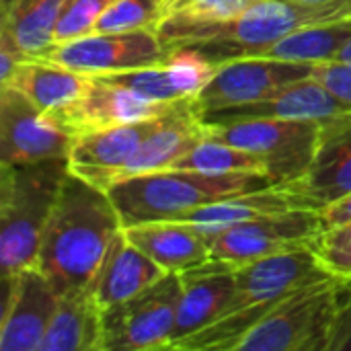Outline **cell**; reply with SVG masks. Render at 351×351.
<instances>
[{"mask_svg":"<svg viewBox=\"0 0 351 351\" xmlns=\"http://www.w3.org/2000/svg\"><path fill=\"white\" fill-rule=\"evenodd\" d=\"M323 123L300 119H245L204 125L206 138L259 156L276 187L300 179L313 165Z\"/></svg>","mask_w":351,"mask_h":351,"instance_id":"obj_7","label":"cell"},{"mask_svg":"<svg viewBox=\"0 0 351 351\" xmlns=\"http://www.w3.org/2000/svg\"><path fill=\"white\" fill-rule=\"evenodd\" d=\"M313 78H317L333 95L351 103V64L343 60L319 62L313 66Z\"/></svg>","mask_w":351,"mask_h":351,"instance_id":"obj_34","label":"cell"},{"mask_svg":"<svg viewBox=\"0 0 351 351\" xmlns=\"http://www.w3.org/2000/svg\"><path fill=\"white\" fill-rule=\"evenodd\" d=\"M292 208L321 212L351 193V117L325 123L311 169L296 181L276 187Z\"/></svg>","mask_w":351,"mask_h":351,"instance_id":"obj_15","label":"cell"},{"mask_svg":"<svg viewBox=\"0 0 351 351\" xmlns=\"http://www.w3.org/2000/svg\"><path fill=\"white\" fill-rule=\"evenodd\" d=\"M350 16L348 10L335 6H315L296 0H261L249 10L222 21H195L167 14L156 33L165 51L189 45L214 66H222L232 60L259 58L296 29Z\"/></svg>","mask_w":351,"mask_h":351,"instance_id":"obj_2","label":"cell"},{"mask_svg":"<svg viewBox=\"0 0 351 351\" xmlns=\"http://www.w3.org/2000/svg\"><path fill=\"white\" fill-rule=\"evenodd\" d=\"M331 278L313 247L255 259L234 271V290L224 315L210 327L177 343L179 351L239 350L245 335L288 294Z\"/></svg>","mask_w":351,"mask_h":351,"instance_id":"obj_3","label":"cell"},{"mask_svg":"<svg viewBox=\"0 0 351 351\" xmlns=\"http://www.w3.org/2000/svg\"><path fill=\"white\" fill-rule=\"evenodd\" d=\"M351 39V16L331 23L308 25L296 29L286 35L278 43H274L263 58L286 60V62H302V64H319L337 60L341 49Z\"/></svg>","mask_w":351,"mask_h":351,"instance_id":"obj_26","label":"cell"},{"mask_svg":"<svg viewBox=\"0 0 351 351\" xmlns=\"http://www.w3.org/2000/svg\"><path fill=\"white\" fill-rule=\"evenodd\" d=\"M23 60H29V58L25 53H21L6 37L0 35V84L10 80V76L14 74L16 66Z\"/></svg>","mask_w":351,"mask_h":351,"instance_id":"obj_37","label":"cell"},{"mask_svg":"<svg viewBox=\"0 0 351 351\" xmlns=\"http://www.w3.org/2000/svg\"><path fill=\"white\" fill-rule=\"evenodd\" d=\"M68 173V156L0 165L2 278H10L35 265L43 230Z\"/></svg>","mask_w":351,"mask_h":351,"instance_id":"obj_5","label":"cell"},{"mask_svg":"<svg viewBox=\"0 0 351 351\" xmlns=\"http://www.w3.org/2000/svg\"><path fill=\"white\" fill-rule=\"evenodd\" d=\"M329 351H351V278L339 280V304Z\"/></svg>","mask_w":351,"mask_h":351,"instance_id":"obj_35","label":"cell"},{"mask_svg":"<svg viewBox=\"0 0 351 351\" xmlns=\"http://www.w3.org/2000/svg\"><path fill=\"white\" fill-rule=\"evenodd\" d=\"M125 237L165 271L183 274L212 259L210 243L197 226L181 220L144 222L123 228Z\"/></svg>","mask_w":351,"mask_h":351,"instance_id":"obj_20","label":"cell"},{"mask_svg":"<svg viewBox=\"0 0 351 351\" xmlns=\"http://www.w3.org/2000/svg\"><path fill=\"white\" fill-rule=\"evenodd\" d=\"M74 138L10 84H0V160L37 162L70 154Z\"/></svg>","mask_w":351,"mask_h":351,"instance_id":"obj_12","label":"cell"},{"mask_svg":"<svg viewBox=\"0 0 351 351\" xmlns=\"http://www.w3.org/2000/svg\"><path fill=\"white\" fill-rule=\"evenodd\" d=\"M41 58L86 76H103L162 64L167 51L156 31H97L70 41L53 43Z\"/></svg>","mask_w":351,"mask_h":351,"instance_id":"obj_10","label":"cell"},{"mask_svg":"<svg viewBox=\"0 0 351 351\" xmlns=\"http://www.w3.org/2000/svg\"><path fill=\"white\" fill-rule=\"evenodd\" d=\"M288 208H292L288 197L280 189L274 187V189H265V191L224 197L220 202H212V204L193 208L175 220L189 222V224L197 226L199 232L210 243L220 230H224L228 226H234L239 222L253 220V218H259L265 214L284 212Z\"/></svg>","mask_w":351,"mask_h":351,"instance_id":"obj_25","label":"cell"},{"mask_svg":"<svg viewBox=\"0 0 351 351\" xmlns=\"http://www.w3.org/2000/svg\"><path fill=\"white\" fill-rule=\"evenodd\" d=\"M171 169L202 173H265V165L259 156L210 138L195 144Z\"/></svg>","mask_w":351,"mask_h":351,"instance_id":"obj_27","label":"cell"},{"mask_svg":"<svg viewBox=\"0 0 351 351\" xmlns=\"http://www.w3.org/2000/svg\"><path fill=\"white\" fill-rule=\"evenodd\" d=\"M119 230L123 224L109 193L70 171L43 230L35 267L60 296L93 288Z\"/></svg>","mask_w":351,"mask_h":351,"instance_id":"obj_1","label":"cell"},{"mask_svg":"<svg viewBox=\"0 0 351 351\" xmlns=\"http://www.w3.org/2000/svg\"><path fill=\"white\" fill-rule=\"evenodd\" d=\"M181 292V276L169 271L140 294L103 308V351L167 350Z\"/></svg>","mask_w":351,"mask_h":351,"instance_id":"obj_8","label":"cell"},{"mask_svg":"<svg viewBox=\"0 0 351 351\" xmlns=\"http://www.w3.org/2000/svg\"><path fill=\"white\" fill-rule=\"evenodd\" d=\"M315 64L274 58H243L218 66L212 80L193 99L197 113L269 99L286 86L313 76Z\"/></svg>","mask_w":351,"mask_h":351,"instance_id":"obj_11","label":"cell"},{"mask_svg":"<svg viewBox=\"0 0 351 351\" xmlns=\"http://www.w3.org/2000/svg\"><path fill=\"white\" fill-rule=\"evenodd\" d=\"M319 218H321L323 230L335 228V226H341V224L351 222V193H348L346 197H341L337 202H333L325 210H321L319 212Z\"/></svg>","mask_w":351,"mask_h":351,"instance_id":"obj_36","label":"cell"},{"mask_svg":"<svg viewBox=\"0 0 351 351\" xmlns=\"http://www.w3.org/2000/svg\"><path fill=\"white\" fill-rule=\"evenodd\" d=\"M165 66L169 68L175 88L185 99H195L218 70V66L189 45L167 51Z\"/></svg>","mask_w":351,"mask_h":351,"instance_id":"obj_29","label":"cell"},{"mask_svg":"<svg viewBox=\"0 0 351 351\" xmlns=\"http://www.w3.org/2000/svg\"><path fill=\"white\" fill-rule=\"evenodd\" d=\"M265 173H202L167 169L123 179L107 189L123 228L175 220L181 214L224 197L274 189Z\"/></svg>","mask_w":351,"mask_h":351,"instance_id":"obj_4","label":"cell"},{"mask_svg":"<svg viewBox=\"0 0 351 351\" xmlns=\"http://www.w3.org/2000/svg\"><path fill=\"white\" fill-rule=\"evenodd\" d=\"M66 0H16L2 14L0 35L27 58H41L56 43V27Z\"/></svg>","mask_w":351,"mask_h":351,"instance_id":"obj_24","label":"cell"},{"mask_svg":"<svg viewBox=\"0 0 351 351\" xmlns=\"http://www.w3.org/2000/svg\"><path fill=\"white\" fill-rule=\"evenodd\" d=\"M348 117H351L350 101L333 95L313 76L298 80L278 95L257 103L199 113L204 125H222L245 119H300L319 121L325 125Z\"/></svg>","mask_w":351,"mask_h":351,"instance_id":"obj_16","label":"cell"},{"mask_svg":"<svg viewBox=\"0 0 351 351\" xmlns=\"http://www.w3.org/2000/svg\"><path fill=\"white\" fill-rule=\"evenodd\" d=\"M175 109L144 121L123 123V125L76 136L68 154L70 171H74L82 179L107 191L113 185L119 169L132 158V154L140 148V144L169 119V115Z\"/></svg>","mask_w":351,"mask_h":351,"instance_id":"obj_17","label":"cell"},{"mask_svg":"<svg viewBox=\"0 0 351 351\" xmlns=\"http://www.w3.org/2000/svg\"><path fill=\"white\" fill-rule=\"evenodd\" d=\"M296 2H304V4H315V6H335V8H343L351 14V0H296Z\"/></svg>","mask_w":351,"mask_h":351,"instance_id":"obj_38","label":"cell"},{"mask_svg":"<svg viewBox=\"0 0 351 351\" xmlns=\"http://www.w3.org/2000/svg\"><path fill=\"white\" fill-rule=\"evenodd\" d=\"M90 76L70 70L62 64L29 58L23 60L8 82L16 90H21L27 99H31L41 111L51 113L82 95Z\"/></svg>","mask_w":351,"mask_h":351,"instance_id":"obj_23","label":"cell"},{"mask_svg":"<svg viewBox=\"0 0 351 351\" xmlns=\"http://www.w3.org/2000/svg\"><path fill=\"white\" fill-rule=\"evenodd\" d=\"M165 271L144 251H140L123 230L113 239L99 276L93 284L95 296L103 308L128 300L165 278Z\"/></svg>","mask_w":351,"mask_h":351,"instance_id":"obj_21","label":"cell"},{"mask_svg":"<svg viewBox=\"0 0 351 351\" xmlns=\"http://www.w3.org/2000/svg\"><path fill=\"white\" fill-rule=\"evenodd\" d=\"M237 267L239 265L210 259L199 267L179 274L183 292L167 350H173L175 343L191 337L193 333H199L224 315L234 290Z\"/></svg>","mask_w":351,"mask_h":351,"instance_id":"obj_18","label":"cell"},{"mask_svg":"<svg viewBox=\"0 0 351 351\" xmlns=\"http://www.w3.org/2000/svg\"><path fill=\"white\" fill-rule=\"evenodd\" d=\"M171 0H113L103 12L93 33L156 31L169 14Z\"/></svg>","mask_w":351,"mask_h":351,"instance_id":"obj_28","label":"cell"},{"mask_svg":"<svg viewBox=\"0 0 351 351\" xmlns=\"http://www.w3.org/2000/svg\"><path fill=\"white\" fill-rule=\"evenodd\" d=\"M39 351H103V306L93 288L60 296Z\"/></svg>","mask_w":351,"mask_h":351,"instance_id":"obj_22","label":"cell"},{"mask_svg":"<svg viewBox=\"0 0 351 351\" xmlns=\"http://www.w3.org/2000/svg\"><path fill=\"white\" fill-rule=\"evenodd\" d=\"M16 0H0V10H2V14L4 12H8L10 8H12V4H14Z\"/></svg>","mask_w":351,"mask_h":351,"instance_id":"obj_40","label":"cell"},{"mask_svg":"<svg viewBox=\"0 0 351 351\" xmlns=\"http://www.w3.org/2000/svg\"><path fill=\"white\" fill-rule=\"evenodd\" d=\"M321 230L319 212L288 208L220 230L210 241V255L216 261L245 265L276 253L311 247Z\"/></svg>","mask_w":351,"mask_h":351,"instance_id":"obj_9","label":"cell"},{"mask_svg":"<svg viewBox=\"0 0 351 351\" xmlns=\"http://www.w3.org/2000/svg\"><path fill=\"white\" fill-rule=\"evenodd\" d=\"M4 282L0 319V350L39 351L56 315L60 294L35 267H27Z\"/></svg>","mask_w":351,"mask_h":351,"instance_id":"obj_14","label":"cell"},{"mask_svg":"<svg viewBox=\"0 0 351 351\" xmlns=\"http://www.w3.org/2000/svg\"><path fill=\"white\" fill-rule=\"evenodd\" d=\"M339 304V278L302 286L280 300L237 351H329Z\"/></svg>","mask_w":351,"mask_h":351,"instance_id":"obj_6","label":"cell"},{"mask_svg":"<svg viewBox=\"0 0 351 351\" xmlns=\"http://www.w3.org/2000/svg\"><path fill=\"white\" fill-rule=\"evenodd\" d=\"M181 101L183 99L160 103V101L146 99L123 86H115V84H107L103 80L90 78L78 99L51 111L49 117L64 132L76 138L82 134L158 117L175 109Z\"/></svg>","mask_w":351,"mask_h":351,"instance_id":"obj_13","label":"cell"},{"mask_svg":"<svg viewBox=\"0 0 351 351\" xmlns=\"http://www.w3.org/2000/svg\"><path fill=\"white\" fill-rule=\"evenodd\" d=\"M337 60H343V62H350L351 64V39H350V43L341 49V53L337 56Z\"/></svg>","mask_w":351,"mask_h":351,"instance_id":"obj_39","label":"cell"},{"mask_svg":"<svg viewBox=\"0 0 351 351\" xmlns=\"http://www.w3.org/2000/svg\"><path fill=\"white\" fill-rule=\"evenodd\" d=\"M97 80H103L107 84H115V86H123L128 90H134L146 99L152 101H179L185 99L179 95V90L175 88L169 68L162 64H154V66H146V68H136V70H125V72H113V74H103V76H90Z\"/></svg>","mask_w":351,"mask_h":351,"instance_id":"obj_30","label":"cell"},{"mask_svg":"<svg viewBox=\"0 0 351 351\" xmlns=\"http://www.w3.org/2000/svg\"><path fill=\"white\" fill-rule=\"evenodd\" d=\"M321 265L339 280L351 278V222L321 230L311 245Z\"/></svg>","mask_w":351,"mask_h":351,"instance_id":"obj_31","label":"cell"},{"mask_svg":"<svg viewBox=\"0 0 351 351\" xmlns=\"http://www.w3.org/2000/svg\"><path fill=\"white\" fill-rule=\"evenodd\" d=\"M204 138L206 132L195 109V101L185 99L169 115V119L140 144V148L115 175L113 185L130 177L171 169L183 154H187Z\"/></svg>","mask_w":351,"mask_h":351,"instance_id":"obj_19","label":"cell"},{"mask_svg":"<svg viewBox=\"0 0 351 351\" xmlns=\"http://www.w3.org/2000/svg\"><path fill=\"white\" fill-rule=\"evenodd\" d=\"M261 0H171L169 14L195 21H222L237 16Z\"/></svg>","mask_w":351,"mask_h":351,"instance_id":"obj_33","label":"cell"},{"mask_svg":"<svg viewBox=\"0 0 351 351\" xmlns=\"http://www.w3.org/2000/svg\"><path fill=\"white\" fill-rule=\"evenodd\" d=\"M111 4L113 0H66L56 27V43L93 33Z\"/></svg>","mask_w":351,"mask_h":351,"instance_id":"obj_32","label":"cell"}]
</instances>
